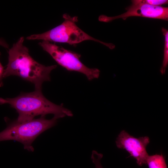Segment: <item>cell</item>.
<instances>
[{"label":"cell","mask_w":168,"mask_h":168,"mask_svg":"<svg viewBox=\"0 0 168 168\" xmlns=\"http://www.w3.org/2000/svg\"><path fill=\"white\" fill-rule=\"evenodd\" d=\"M132 2L129 6L125 8L126 12L124 13L113 16L101 15L99 17V20L107 22L119 18L125 20L131 16H141L168 20V7L151 5L143 3L140 0H132Z\"/></svg>","instance_id":"8992f818"},{"label":"cell","mask_w":168,"mask_h":168,"mask_svg":"<svg viewBox=\"0 0 168 168\" xmlns=\"http://www.w3.org/2000/svg\"><path fill=\"white\" fill-rule=\"evenodd\" d=\"M63 17L64 21L59 25L43 33L28 36L26 39L41 40L71 44L92 40L100 43L110 49L115 48V46L113 44L106 43L94 38L80 28L76 24L78 21L77 16L72 17L67 14H64Z\"/></svg>","instance_id":"277c9868"},{"label":"cell","mask_w":168,"mask_h":168,"mask_svg":"<svg viewBox=\"0 0 168 168\" xmlns=\"http://www.w3.org/2000/svg\"><path fill=\"white\" fill-rule=\"evenodd\" d=\"M0 45L7 49L9 47L7 43L3 39L0 38Z\"/></svg>","instance_id":"4fadbf2b"},{"label":"cell","mask_w":168,"mask_h":168,"mask_svg":"<svg viewBox=\"0 0 168 168\" xmlns=\"http://www.w3.org/2000/svg\"><path fill=\"white\" fill-rule=\"evenodd\" d=\"M161 30L165 37L163 58L160 69L161 74L163 75L165 73L168 64V30L164 27L162 28Z\"/></svg>","instance_id":"9c48e42d"},{"label":"cell","mask_w":168,"mask_h":168,"mask_svg":"<svg viewBox=\"0 0 168 168\" xmlns=\"http://www.w3.org/2000/svg\"><path fill=\"white\" fill-rule=\"evenodd\" d=\"M146 164L149 168H167L165 157L162 154L149 155Z\"/></svg>","instance_id":"ba28073f"},{"label":"cell","mask_w":168,"mask_h":168,"mask_svg":"<svg viewBox=\"0 0 168 168\" xmlns=\"http://www.w3.org/2000/svg\"><path fill=\"white\" fill-rule=\"evenodd\" d=\"M8 104L15 109L18 114L16 120L22 122L31 120L36 116H45L52 114L58 119L66 116L72 117L70 110L62 104L56 105L46 98L41 90L29 93H23L12 98H0V104Z\"/></svg>","instance_id":"7a4b0ae2"},{"label":"cell","mask_w":168,"mask_h":168,"mask_svg":"<svg viewBox=\"0 0 168 168\" xmlns=\"http://www.w3.org/2000/svg\"><path fill=\"white\" fill-rule=\"evenodd\" d=\"M4 71L3 67L0 62V86H1L2 84V79L3 78Z\"/></svg>","instance_id":"7c38bea8"},{"label":"cell","mask_w":168,"mask_h":168,"mask_svg":"<svg viewBox=\"0 0 168 168\" xmlns=\"http://www.w3.org/2000/svg\"><path fill=\"white\" fill-rule=\"evenodd\" d=\"M103 156L102 154L95 150L92 151L91 159L96 168H103L101 163V160Z\"/></svg>","instance_id":"30bf717a"},{"label":"cell","mask_w":168,"mask_h":168,"mask_svg":"<svg viewBox=\"0 0 168 168\" xmlns=\"http://www.w3.org/2000/svg\"><path fill=\"white\" fill-rule=\"evenodd\" d=\"M58 119L54 117L50 119L45 116L22 122L16 120L8 123L6 128L0 132V142L13 140L20 142L24 149L33 152L32 143L40 134L55 126Z\"/></svg>","instance_id":"3957f363"},{"label":"cell","mask_w":168,"mask_h":168,"mask_svg":"<svg viewBox=\"0 0 168 168\" xmlns=\"http://www.w3.org/2000/svg\"><path fill=\"white\" fill-rule=\"evenodd\" d=\"M150 142L147 136L136 138L125 130H122L116 138L115 142L117 147L125 150L136 160L140 166L146 164L149 156L146 148Z\"/></svg>","instance_id":"52a82bcc"},{"label":"cell","mask_w":168,"mask_h":168,"mask_svg":"<svg viewBox=\"0 0 168 168\" xmlns=\"http://www.w3.org/2000/svg\"><path fill=\"white\" fill-rule=\"evenodd\" d=\"M43 49L49 54L59 65L68 71H75L84 75L89 81L99 78L100 70L90 68L80 60L81 55L66 49L49 42L43 41L39 43Z\"/></svg>","instance_id":"5b68a950"},{"label":"cell","mask_w":168,"mask_h":168,"mask_svg":"<svg viewBox=\"0 0 168 168\" xmlns=\"http://www.w3.org/2000/svg\"><path fill=\"white\" fill-rule=\"evenodd\" d=\"M20 37L8 51V61L3 78L16 76L33 83L35 90H41L43 83L50 80L51 72L56 65L45 66L35 61L30 55L28 49Z\"/></svg>","instance_id":"6da1fadb"},{"label":"cell","mask_w":168,"mask_h":168,"mask_svg":"<svg viewBox=\"0 0 168 168\" xmlns=\"http://www.w3.org/2000/svg\"><path fill=\"white\" fill-rule=\"evenodd\" d=\"M140 1L143 3L155 6H160L168 3L167 0H140Z\"/></svg>","instance_id":"8fae6325"}]
</instances>
